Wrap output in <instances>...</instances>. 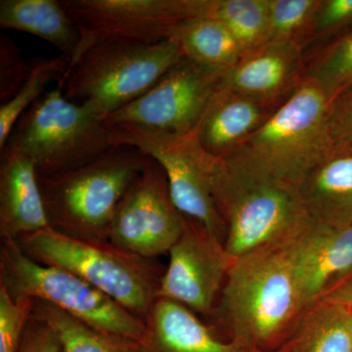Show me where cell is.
I'll return each mask as SVG.
<instances>
[{
	"instance_id": "1",
	"label": "cell",
	"mask_w": 352,
	"mask_h": 352,
	"mask_svg": "<svg viewBox=\"0 0 352 352\" xmlns=\"http://www.w3.org/2000/svg\"><path fill=\"white\" fill-rule=\"evenodd\" d=\"M294 240L234 259L217 308L233 342L258 352L278 351L307 309L292 259Z\"/></svg>"
},
{
	"instance_id": "2",
	"label": "cell",
	"mask_w": 352,
	"mask_h": 352,
	"mask_svg": "<svg viewBox=\"0 0 352 352\" xmlns=\"http://www.w3.org/2000/svg\"><path fill=\"white\" fill-rule=\"evenodd\" d=\"M330 103L305 82L267 122L224 162L231 168L298 188L335 145L328 127Z\"/></svg>"
},
{
	"instance_id": "3",
	"label": "cell",
	"mask_w": 352,
	"mask_h": 352,
	"mask_svg": "<svg viewBox=\"0 0 352 352\" xmlns=\"http://www.w3.org/2000/svg\"><path fill=\"white\" fill-rule=\"evenodd\" d=\"M150 159L119 146L75 170L41 177L51 228L80 239L109 241L117 208Z\"/></svg>"
},
{
	"instance_id": "4",
	"label": "cell",
	"mask_w": 352,
	"mask_h": 352,
	"mask_svg": "<svg viewBox=\"0 0 352 352\" xmlns=\"http://www.w3.org/2000/svg\"><path fill=\"white\" fill-rule=\"evenodd\" d=\"M214 199L226 224L224 248L233 258L296 239L312 223L298 189L220 162Z\"/></svg>"
},
{
	"instance_id": "5",
	"label": "cell",
	"mask_w": 352,
	"mask_h": 352,
	"mask_svg": "<svg viewBox=\"0 0 352 352\" xmlns=\"http://www.w3.org/2000/svg\"><path fill=\"white\" fill-rule=\"evenodd\" d=\"M182 58L173 39L104 41L82 54L58 85L69 101L104 119L142 96Z\"/></svg>"
},
{
	"instance_id": "6",
	"label": "cell",
	"mask_w": 352,
	"mask_h": 352,
	"mask_svg": "<svg viewBox=\"0 0 352 352\" xmlns=\"http://www.w3.org/2000/svg\"><path fill=\"white\" fill-rule=\"evenodd\" d=\"M16 241L34 261L74 273L142 319L157 300L162 277L151 259L110 241L72 237L51 227Z\"/></svg>"
},
{
	"instance_id": "7",
	"label": "cell",
	"mask_w": 352,
	"mask_h": 352,
	"mask_svg": "<svg viewBox=\"0 0 352 352\" xmlns=\"http://www.w3.org/2000/svg\"><path fill=\"white\" fill-rule=\"evenodd\" d=\"M6 147L31 160L38 175L48 177L80 168L115 146L105 120L69 101L58 85L23 113Z\"/></svg>"
},
{
	"instance_id": "8",
	"label": "cell",
	"mask_w": 352,
	"mask_h": 352,
	"mask_svg": "<svg viewBox=\"0 0 352 352\" xmlns=\"http://www.w3.org/2000/svg\"><path fill=\"white\" fill-rule=\"evenodd\" d=\"M0 284L13 298L50 303L103 333L139 342L144 319L74 273L34 261L15 239H2Z\"/></svg>"
},
{
	"instance_id": "9",
	"label": "cell",
	"mask_w": 352,
	"mask_h": 352,
	"mask_svg": "<svg viewBox=\"0 0 352 352\" xmlns=\"http://www.w3.org/2000/svg\"><path fill=\"white\" fill-rule=\"evenodd\" d=\"M109 126L113 145L133 148L159 164L180 214L224 245L226 224L214 199L215 173L221 160L208 154L194 132L173 134L122 124Z\"/></svg>"
},
{
	"instance_id": "10",
	"label": "cell",
	"mask_w": 352,
	"mask_h": 352,
	"mask_svg": "<svg viewBox=\"0 0 352 352\" xmlns=\"http://www.w3.org/2000/svg\"><path fill=\"white\" fill-rule=\"evenodd\" d=\"M61 3L82 34L69 68L92 46L104 41L155 43L170 39L182 23L207 17L210 0H61Z\"/></svg>"
},
{
	"instance_id": "11",
	"label": "cell",
	"mask_w": 352,
	"mask_h": 352,
	"mask_svg": "<svg viewBox=\"0 0 352 352\" xmlns=\"http://www.w3.org/2000/svg\"><path fill=\"white\" fill-rule=\"evenodd\" d=\"M223 74L182 58L142 96L104 120L109 126L193 133L219 89Z\"/></svg>"
},
{
	"instance_id": "12",
	"label": "cell",
	"mask_w": 352,
	"mask_h": 352,
	"mask_svg": "<svg viewBox=\"0 0 352 352\" xmlns=\"http://www.w3.org/2000/svg\"><path fill=\"white\" fill-rule=\"evenodd\" d=\"M186 219L171 200L163 168L150 159L117 208L109 241L134 256L152 259L170 251Z\"/></svg>"
},
{
	"instance_id": "13",
	"label": "cell",
	"mask_w": 352,
	"mask_h": 352,
	"mask_svg": "<svg viewBox=\"0 0 352 352\" xmlns=\"http://www.w3.org/2000/svg\"><path fill=\"white\" fill-rule=\"evenodd\" d=\"M168 254L170 263L160 281L157 298L182 303L198 314L212 311L235 259L223 243L186 219L182 237Z\"/></svg>"
},
{
	"instance_id": "14",
	"label": "cell",
	"mask_w": 352,
	"mask_h": 352,
	"mask_svg": "<svg viewBox=\"0 0 352 352\" xmlns=\"http://www.w3.org/2000/svg\"><path fill=\"white\" fill-rule=\"evenodd\" d=\"M305 53L288 43L268 41L245 52L224 72L220 87L280 107L305 80Z\"/></svg>"
},
{
	"instance_id": "15",
	"label": "cell",
	"mask_w": 352,
	"mask_h": 352,
	"mask_svg": "<svg viewBox=\"0 0 352 352\" xmlns=\"http://www.w3.org/2000/svg\"><path fill=\"white\" fill-rule=\"evenodd\" d=\"M291 252L296 281L309 307L352 274V224L312 222L294 240Z\"/></svg>"
},
{
	"instance_id": "16",
	"label": "cell",
	"mask_w": 352,
	"mask_h": 352,
	"mask_svg": "<svg viewBox=\"0 0 352 352\" xmlns=\"http://www.w3.org/2000/svg\"><path fill=\"white\" fill-rule=\"evenodd\" d=\"M0 157V234L18 239L50 228L36 166L24 155L6 147Z\"/></svg>"
},
{
	"instance_id": "17",
	"label": "cell",
	"mask_w": 352,
	"mask_h": 352,
	"mask_svg": "<svg viewBox=\"0 0 352 352\" xmlns=\"http://www.w3.org/2000/svg\"><path fill=\"white\" fill-rule=\"evenodd\" d=\"M278 108L219 87L194 133L208 154L224 161Z\"/></svg>"
},
{
	"instance_id": "18",
	"label": "cell",
	"mask_w": 352,
	"mask_h": 352,
	"mask_svg": "<svg viewBox=\"0 0 352 352\" xmlns=\"http://www.w3.org/2000/svg\"><path fill=\"white\" fill-rule=\"evenodd\" d=\"M144 322L140 352H258L217 339L195 312L166 298H157Z\"/></svg>"
},
{
	"instance_id": "19",
	"label": "cell",
	"mask_w": 352,
	"mask_h": 352,
	"mask_svg": "<svg viewBox=\"0 0 352 352\" xmlns=\"http://www.w3.org/2000/svg\"><path fill=\"white\" fill-rule=\"evenodd\" d=\"M303 207L315 224H352V146L335 147L298 184Z\"/></svg>"
},
{
	"instance_id": "20",
	"label": "cell",
	"mask_w": 352,
	"mask_h": 352,
	"mask_svg": "<svg viewBox=\"0 0 352 352\" xmlns=\"http://www.w3.org/2000/svg\"><path fill=\"white\" fill-rule=\"evenodd\" d=\"M0 27L27 32L47 41L69 61L75 59L82 34L61 0H1Z\"/></svg>"
},
{
	"instance_id": "21",
	"label": "cell",
	"mask_w": 352,
	"mask_h": 352,
	"mask_svg": "<svg viewBox=\"0 0 352 352\" xmlns=\"http://www.w3.org/2000/svg\"><path fill=\"white\" fill-rule=\"evenodd\" d=\"M352 315L328 300L307 307L279 351L282 352H352Z\"/></svg>"
},
{
	"instance_id": "22",
	"label": "cell",
	"mask_w": 352,
	"mask_h": 352,
	"mask_svg": "<svg viewBox=\"0 0 352 352\" xmlns=\"http://www.w3.org/2000/svg\"><path fill=\"white\" fill-rule=\"evenodd\" d=\"M170 39L177 44L183 58L214 71L226 72L243 55L232 32L214 18L186 21L176 28Z\"/></svg>"
},
{
	"instance_id": "23",
	"label": "cell",
	"mask_w": 352,
	"mask_h": 352,
	"mask_svg": "<svg viewBox=\"0 0 352 352\" xmlns=\"http://www.w3.org/2000/svg\"><path fill=\"white\" fill-rule=\"evenodd\" d=\"M32 315L54 332L62 352H140L138 342L96 330L50 303L32 300Z\"/></svg>"
},
{
	"instance_id": "24",
	"label": "cell",
	"mask_w": 352,
	"mask_h": 352,
	"mask_svg": "<svg viewBox=\"0 0 352 352\" xmlns=\"http://www.w3.org/2000/svg\"><path fill=\"white\" fill-rule=\"evenodd\" d=\"M305 76L323 92L329 103L352 87V31L305 55Z\"/></svg>"
},
{
	"instance_id": "25",
	"label": "cell",
	"mask_w": 352,
	"mask_h": 352,
	"mask_svg": "<svg viewBox=\"0 0 352 352\" xmlns=\"http://www.w3.org/2000/svg\"><path fill=\"white\" fill-rule=\"evenodd\" d=\"M69 69L64 56L38 59L31 63L29 75L10 100L0 105V150L6 147L14 126L25 111L46 94L53 80L63 82Z\"/></svg>"
},
{
	"instance_id": "26",
	"label": "cell",
	"mask_w": 352,
	"mask_h": 352,
	"mask_svg": "<svg viewBox=\"0 0 352 352\" xmlns=\"http://www.w3.org/2000/svg\"><path fill=\"white\" fill-rule=\"evenodd\" d=\"M207 17L232 32L243 54L267 43L268 0H210Z\"/></svg>"
},
{
	"instance_id": "27",
	"label": "cell",
	"mask_w": 352,
	"mask_h": 352,
	"mask_svg": "<svg viewBox=\"0 0 352 352\" xmlns=\"http://www.w3.org/2000/svg\"><path fill=\"white\" fill-rule=\"evenodd\" d=\"M319 0H268V41L307 50Z\"/></svg>"
},
{
	"instance_id": "28",
	"label": "cell",
	"mask_w": 352,
	"mask_h": 352,
	"mask_svg": "<svg viewBox=\"0 0 352 352\" xmlns=\"http://www.w3.org/2000/svg\"><path fill=\"white\" fill-rule=\"evenodd\" d=\"M32 307L31 298H13L0 284V352H17Z\"/></svg>"
},
{
	"instance_id": "29",
	"label": "cell",
	"mask_w": 352,
	"mask_h": 352,
	"mask_svg": "<svg viewBox=\"0 0 352 352\" xmlns=\"http://www.w3.org/2000/svg\"><path fill=\"white\" fill-rule=\"evenodd\" d=\"M352 23V0H319L305 55L332 41Z\"/></svg>"
},
{
	"instance_id": "30",
	"label": "cell",
	"mask_w": 352,
	"mask_h": 352,
	"mask_svg": "<svg viewBox=\"0 0 352 352\" xmlns=\"http://www.w3.org/2000/svg\"><path fill=\"white\" fill-rule=\"evenodd\" d=\"M31 63H27L19 47L10 38L0 36V101L10 100L29 75Z\"/></svg>"
},
{
	"instance_id": "31",
	"label": "cell",
	"mask_w": 352,
	"mask_h": 352,
	"mask_svg": "<svg viewBox=\"0 0 352 352\" xmlns=\"http://www.w3.org/2000/svg\"><path fill=\"white\" fill-rule=\"evenodd\" d=\"M328 127L335 147L352 145V87L330 103Z\"/></svg>"
},
{
	"instance_id": "32",
	"label": "cell",
	"mask_w": 352,
	"mask_h": 352,
	"mask_svg": "<svg viewBox=\"0 0 352 352\" xmlns=\"http://www.w3.org/2000/svg\"><path fill=\"white\" fill-rule=\"evenodd\" d=\"M17 352H62L56 335L31 314Z\"/></svg>"
},
{
	"instance_id": "33",
	"label": "cell",
	"mask_w": 352,
	"mask_h": 352,
	"mask_svg": "<svg viewBox=\"0 0 352 352\" xmlns=\"http://www.w3.org/2000/svg\"><path fill=\"white\" fill-rule=\"evenodd\" d=\"M321 300H328L346 308L352 315V274L342 280Z\"/></svg>"
},
{
	"instance_id": "34",
	"label": "cell",
	"mask_w": 352,
	"mask_h": 352,
	"mask_svg": "<svg viewBox=\"0 0 352 352\" xmlns=\"http://www.w3.org/2000/svg\"><path fill=\"white\" fill-rule=\"evenodd\" d=\"M271 352H282V351H279V349H278V351H271Z\"/></svg>"
},
{
	"instance_id": "35",
	"label": "cell",
	"mask_w": 352,
	"mask_h": 352,
	"mask_svg": "<svg viewBox=\"0 0 352 352\" xmlns=\"http://www.w3.org/2000/svg\"><path fill=\"white\" fill-rule=\"evenodd\" d=\"M351 335H352V321H351Z\"/></svg>"
},
{
	"instance_id": "36",
	"label": "cell",
	"mask_w": 352,
	"mask_h": 352,
	"mask_svg": "<svg viewBox=\"0 0 352 352\" xmlns=\"http://www.w3.org/2000/svg\"><path fill=\"white\" fill-rule=\"evenodd\" d=\"M351 146H352V145H351Z\"/></svg>"
}]
</instances>
